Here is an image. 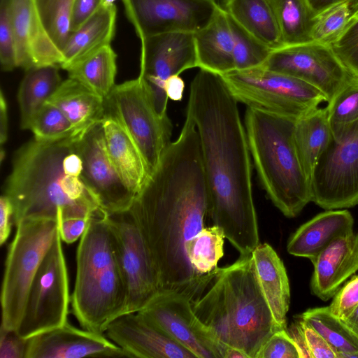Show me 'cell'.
<instances>
[{
    "label": "cell",
    "instance_id": "obj_43",
    "mask_svg": "<svg viewBox=\"0 0 358 358\" xmlns=\"http://www.w3.org/2000/svg\"><path fill=\"white\" fill-rule=\"evenodd\" d=\"M256 358H301V354L287 329H280L266 341Z\"/></svg>",
    "mask_w": 358,
    "mask_h": 358
},
{
    "label": "cell",
    "instance_id": "obj_24",
    "mask_svg": "<svg viewBox=\"0 0 358 358\" xmlns=\"http://www.w3.org/2000/svg\"><path fill=\"white\" fill-rule=\"evenodd\" d=\"M257 279L275 322L287 329L290 288L282 261L268 243L259 244L252 252Z\"/></svg>",
    "mask_w": 358,
    "mask_h": 358
},
{
    "label": "cell",
    "instance_id": "obj_45",
    "mask_svg": "<svg viewBox=\"0 0 358 358\" xmlns=\"http://www.w3.org/2000/svg\"><path fill=\"white\" fill-rule=\"evenodd\" d=\"M28 338L17 331L0 328V358H25Z\"/></svg>",
    "mask_w": 358,
    "mask_h": 358
},
{
    "label": "cell",
    "instance_id": "obj_4",
    "mask_svg": "<svg viewBox=\"0 0 358 358\" xmlns=\"http://www.w3.org/2000/svg\"><path fill=\"white\" fill-rule=\"evenodd\" d=\"M199 320L222 345L256 358L280 329L259 283L252 253L201 275L185 293Z\"/></svg>",
    "mask_w": 358,
    "mask_h": 358
},
{
    "label": "cell",
    "instance_id": "obj_25",
    "mask_svg": "<svg viewBox=\"0 0 358 358\" xmlns=\"http://www.w3.org/2000/svg\"><path fill=\"white\" fill-rule=\"evenodd\" d=\"M116 16L114 3L105 2L78 29L71 32L62 50L60 67L65 70L73 63L110 45L115 31Z\"/></svg>",
    "mask_w": 358,
    "mask_h": 358
},
{
    "label": "cell",
    "instance_id": "obj_34",
    "mask_svg": "<svg viewBox=\"0 0 358 358\" xmlns=\"http://www.w3.org/2000/svg\"><path fill=\"white\" fill-rule=\"evenodd\" d=\"M75 0H33L35 12L46 36L60 52L71 34Z\"/></svg>",
    "mask_w": 358,
    "mask_h": 358
},
{
    "label": "cell",
    "instance_id": "obj_51",
    "mask_svg": "<svg viewBox=\"0 0 358 358\" xmlns=\"http://www.w3.org/2000/svg\"><path fill=\"white\" fill-rule=\"evenodd\" d=\"M343 1L345 0H306L315 16Z\"/></svg>",
    "mask_w": 358,
    "mask_h": 358
},
{
    "label": "cell",
    "instance_id": "obj_14",
    "mask_svg": "<svg viewBox=\"0 0 358 358\" xmlns=\"http://www.w3.org/2000/svg\"><path fill=\"white\" fill-rule=\"evenodd\" d=\"M140 73L146 81L157 111L167 115L166 80L183 71L198 67L194 35L176 31L141 39Z\"/></svg>",
    "mask_w": 358,
    "mask_h": 358
},
{
    "label": "cell",
    "instance_id": "obj_8",
    "mask_svg": "<svg viewBox=\"0 0 358 358\" xmlns=\"http://www.w3.org/2000/svg\"><path fill=\"white\" fill-rule=\"evenodd\" d=\"M221 76L238 102L268 114L297 120L327 102L310 84L263 66Z\"/></svg>",
    "mask_w": 358,
    "mask_h": 358
},
{
    "label": "cell",
    "instance_id": "obj_1",
    "mask_svg": "<svg viewBox=\"0 0 358 358\" xmlns=\"http://www.w3.org/2000/svg\"><path fill=\"white\" fill-rule=\"evenodd\" d=\"M129 210L152 255L159 292L184 294L201 276L187 258L186 243L205 227L208 213L198 132L188 117Z\"/></svg>",
    "mask_w": 358,
    "mask_h": 358
},
{
    "label": "cell",
    "instance_id": "obj_15",
    "mask_svg": "<svg viewBox=\"0 0 358 358\" xmlns=\"http://www.w3.org/2000/svg\"><path fill=\"white\" fill-rule=\"evenodd\" d=\"M139 311L196 358H223L225 346L196 316L184 294L159 292Z\"/></svg>",
    "mask_w": 358,
    "mask_h": 358
},
{
    "label": "cell",
    "instance_id": "obj_40",
    "mask_svg": "<svg viewBox=\"0 0 358 358\" xmlns=\"http://www.w3.org/2000/svg\"><path fill=\"white\" fill-rule=\"evenodd\" d=\"M287 331L297 345L301 358H336V354L324 338L299 317L287 327Z\"/></svg>",
    "mask_w": 358,
    "mask_h": 358
},
{
    "label": "cell",
    "instance_id": "obj_21",
    "mask_svg": "<svg viewBox=\"0 0 358 358\" xmlns=\"http://www.w3.org/2000/svg\"><path fill=\"white\" fill-rule=\"evenodd\" d=\"M354 219L347 210H328L300 226L289 238V254L312 261L336 238L353 231Z\"/></svg>",
    "mask_w": 358,
    "mask_h": 358
},
{
    "label": "cell",
    "instance_id": "obj_41",
    "mask_svg": "<svg viewBox=\"0 0 358 358\" xmlns=\"http://www.w3.org/2000/svg\"><path fill=\"white\" fill-rule=\"evenodd\" d=\"M331 45L343 64L358 76V9L354 11L343 31Z\"/></svg>",
    "mask_w": 358,
    "mask_h": 358
},
{
    "label": "cell",
    "instance_id": "obj_23",
    "mask_svg": "<svg viewBox=\"0 0 358 358\" xmlns=\"http://www.w3.org/2000/svg\"><path fill=\"white\" fill-rule=\"evenodd\" d=\"M194 35L198 68L220 75L234 70L231 22L222 6L210 21Z\"/></svg>",
    "mask_w": 358,
    "mask_h": 358
},
{
    "label": "cell",
    "instance_id": "obj_31",
    "mask_svg": "<svg viewBox=\"0 0 358 358\" xmlns=\"http://www.w3.org/2000/svg\"><path fill=\"white\" fill-rule=\"evenodd\" d=\"M117 55L110 45L73 63L65 70L76 80L106 99L114 88Z\"/></svg>",
    "mask_w": 358,
    "mask_h": 358
},
{
    "label": "cell",
    "instance_id": "obj_9",
    "mask_svg": "<svg viewBox=\"0 0 358 358\" xmlns=\"http://www.w3.org/2000/svg\"><path fill=\"white\" fill-rule=\"evenodd\" d=\"M105 113L113 116L134 140L150 174L171 143L173 126L168 115L157 111L144 78L139 74L115 85L105 99Z\"/></svg>",
    "mask_w": 358,
    "mask_h": 358
},
{
    "label": "cell",
    "instance_id": "obj_6",
    "mask_svg": "<svg viewBox=\"0 0 358 358\" xmlns=\"http://www.w3.org/2000/svg\"><path fill=\"white\" fill-rule=\"evenodd\" d=\"M296 120L248 108L245 129L260 182L273 203L294 217L312 201L310 183L294 141Z\"/></svg>",
    "mask_w": 358,
    "mask_h": 358
},
{
    "label": "cell",
    "instance_id": "obj_12",
    "mask_svg": "<svg viewBox=\"0 0 358 358\" xmlns=\"http://www.w3.org/2000/svg\"><path fill=\"white\" fill-rule=\"evenodd\" d=\"M108 220L127 290L124 313L138 312L159 292L152 255L141 226L129 210L108 215Z\"/></svg>",
    "mask_w": 358,
    "mask_h": 358
},
{
    "label": "cell",
    "instance_id": "obj_13",
    "mask_svg": "<svg viewBox=\"0 0 358 358\" xmlns=\"http://www.w3.org/2000/svg\"><path fill=\"white\" fill-rule=\"evenodd\" d=\"M263 66L310 84L327 102L358 76L343 64L331 45L313 41L273 50Z\"/></svg>",
    "mask_w": 358,
    "mask_h": 358
},
{
    "label": "cell",
    "instance_id": "obj_26",
    "mask_svg": "<svg viewBox=\"0 0 358 358\" xmlns=\"http://www.w3.org/2000/svg\"><path fill=\"white\" fill-rule=\"evenodd\" d=\"M48 101L64 113L77 134L101 122L105 114V99L70 78L62 82Z\"/></svg>",
    "mask_w": 358,
    "mask_h": 358
},
{
    "label": "cell",
    "instance_id": "obj_42",
    "mask_svg": "<svg viewBox=\"0 0 358 358\" xmlns=\"http://www.w3.org/2000/svg\"><path fill=\"white\" fill-rule=\"evenodd\" d=\"M0 60L1 68L10 71L17 67L9 0H1L0 8Z\"/></svg>",
    "mask_w": 358,
    "mask_h": 358
},
{
    "label": "cell",
    "instance_id": "obj_47",
    "mask_svg": "<svg viewBox=\"0 0 358 358\" xmlns=\"http://www.w3.org/2000/svg\"><path fill=\"white\" fill-rule=\"evenodd\" d=\"M91 217L59 220V231L62 241L66 243H73L81 238L87 228Z\"/></svg>",
    "mask_w": 358,
    "mask_h": 358
},
{
    "label": "cell",
    "instance_id": "obj_7",
    "mask_svg": "<svg viewBox=\"0 0 358 358\" xmlns=\"http://www.w3.org/2000/svg\"><path fill=\"white\" fill-rule=\"evenodd\" d=\"M9 244L1 292V327L17 331L29 289L59 231V220L25 219L16 226Z\"/></svg>",
    "mask_w": 358,
    "mask_h": 358
},
{
    "label": "cell",
    "instance_id": "obj_29",
    "mask_svg": "<svg viewBox=\"0 0 358 358\" xmlns=\"http://www.w3.org/2000/svg\"><path fill=\"white\" fill-rule=\"evenodd\" d=\"M59 67L38 66L26 71L17 93L22 129H29L35 115L61 85Z\"/></svg>",
    "mask_w": 358,
    "mask_h": 358
},
{
    "label": "cell",
    "instance_id": "obj_19",
    "mask_svg": "<svg viewBox=\"0 0 358 358\" xmlns=\"http://www.w3.org/2000/svg\"><path fill=\"white\" fill-rule=\"evenodd\" d=\"M130 357L103 334L63 326L28 338L25 358Z\"/></svg>",
    "mask_w": 358,
    "mask_h": 358
},
{
    "label": "cell",
    "instance_id": "obj_30",
    "mask_svg": "<svg viewBox=\"0 0 358 358\" xmlns=\"http://www.w3.org/2000/svg\"><path fill=\"white\" fill-rule=\"evenodd\" d=\"M17 67H34L32 55L48 42L36 16L33 0H9Z\"/></svg>",
    "mask_w": 358,
    "mask_h": 358
},
{
    "label": "cell",
    "instance_id": "obj_28",
    "mask_svg": "<svg viewBox=\"0 0 358 358\" xmlns=\"http://www.w3.org/2000/svg\"><path fill=\"white\" fill-rule=\"evenodd\" d=\"M331 138L326 107H318L296 120L294 144L303 170L309 179Z\"/></svg>",
    "mask_w": 358,
    "mask_h": 358
},
{
    "label": "cell",
    "instance_id": "obj_20",
    "mask_svg": "<svg viewBox=\"0 0 358 358\" xmlns=\"http://www.w3.org/2000/svg\"><path fill=\"white\" fill-rule=\"evenodd\" d=\"M313 294L327 301L358 270V232L341 236L324 248L312 261Z\"/></svg>",
    "mask_w": 358,
    "mask_h": 358
},
{
    "label": "cell",
    "instance_id": "obj_32",
    "mask_svg": "<svg viewBox=\"0 0 358 358\" xmlns=\"http://www.w3.org/2000/svg\"><path fill=\"white\" fill-rule=\"evenodd\" d=\"M278 25L284 46L313 42L315 15L306 0H267Z\"/></svg>",
    "mask_w": 358,
    "mask_h": 358
},
{
    "label": "cell",
    "instance_id": "obj_10",
    "mask_svg": "<svg viewBox=\"0 0 358 358\" xmlns=\"http://www.w3.org/2000/svg\"><path fill=\"white\" fill-rule=\"evenodd\" d=\"M59 231L43 259L31 284L17 330L27 339L68 322L69 275Z\"/></svg>",
    "mask_w": 358,
    "mask_h": 358
},
{
    "label": "cell",
    "instance_id": "obj_33",
    "mask_svg": "<svg viewBox=\"0 0 358 358\" xmlns=\"http://www.w3.org/2000/svg\"><path fill=\"white\" fill-rule=\"evenodd\" d=\"M297 317L324 338L336 358H358V337L331 313L329 306L309 308Z\"/></svg>",
    "mask_w": 358,
    "mask_h": 358
},
{
    "label": "cell",
    "instance_id": "obj_22",
    "mask_svg": "<svg viewBox=\"0 0 358 358\" xmlns=\"http://www.w3.org/2000/svg\"><path fill=\"white\" fill-rule=\"evenodd\" d=\"M101 124L109 157L123 182L136 196L150 175L144 158L113 116L105 113Z\"/></svg>",
    "mask_w": 358,
    "mask_h": 358
},
{
    "label": "cell",
    "instance_id": "obj_52",
    "mask_svg": "<svg viewBox=\"0 0 358 358\" xmlns=\"http://www.w3.org/2000/svg\"><path fill=\"white\" fill-rule=\"evenodd\" d=\"M348 327L358 337V306L343 320Z\"/></svg>",
    "mask_w": 358,
    "mask_h": 358
},
{
    "label": "cell",
    "instance_id": "obj_35",
    "mask_svg": "<svg viewBox=\"0 0 358 358\" xmlns=\"http://www.w3.org/2000/svg\"><path fill=\"white\" fill-rule=\"evenodd\" d=\"M223 231L213 225L203 228L186 243V254L190 264L199 275L213 271L224 255Z\"/></svg>",
    "mask_w": 358,
    "mask_h": 358
},
{
    "label": "cell",
    "instance_id": "obj_48",
    "mask_svg": "<svg viewBox=\"0 0 358 358\" xmlns=\"http://www.w3.org/2000/svg\"><path fill=\"white\" fill-rule=\"evenodd\" d=\"M13 206L6 194L0 198V244L2 245L8 240L13 224Z\"/></svg>",
    "mask_w": 358,
    "mask_h": 358
},
{
    "label": "cell",
    "instance_id": "obj_3",
    "mask_svg": "<svg viewBox=\"0 0 358 358\" xmlns=\"http://www.w3.org/2000/svg\"><path fill=\"white\" fill-rule=\"evenodd\" d=\"M81 135L51 142L33 138L17 151L4 192L15 226L25 219L90 217L101 211L82 178L76 146Z\"/></svg>",
    "mask_w": 358,
    "mask_h": 358
},
{
    "label": "cell",
    "instance_id": "obj_2",
    "mask_svg": "<svg viewBox=\"0 0 358 358\" xmlns=\"http://www.w3.org/2000/svg\"><path fill=\"white\" fill-rule=\"evenodd\" d=\"M221 75L199 69L192 79L186 116L199 136L208 196V215L240 255L259 244L246 132Z\"/></svg>",
    "mask_w": 358,
    "mask_h": 358
},
{
    "label": "cell",
    "instance_id": "obj_44",
    "mask_svg": "<svg viewBox=\"0 0 358 358\" xmlns=\"http://www.w3.org/2000/svg\"><path fill=\"white\" fill-rule=\"evenodd\" d=\"M357 306L358 275H355L336 293L329 307L333 315L344 320Z\"/></svg>",
    "mask_w": 358,
    "mask_h": 358
},
{
    "label": "cell",
    "instance_id": "obj_46",
    "mask_svg": "<svg viewBox=\"0 0 358 358\" xmlns=\"http://www.w3.org/2000/svg\"><path fill=\"white\" fill-rule=\"evenodd\" d=\"M106 2V0H75L71 17V32L78 29Z\"/></svg>",
    "mask_w": 358,
    "mask_h": 358
},
{
    "label": "cell",
    "instance_id": "obj_27",
    "mask_svg": "<svg viewBox=\"0 0 358 358\" xmlns=\"http://www.w3.org/2000/svg\"><path fill=\"white\" fill-rule=\"evenodd\" d=\"M222 8L238 25L271 50L284 47L267 0H224Z\"/></svg>",
    "mask_w": 358,
    "mask_h": 358
},
{
    "label": "cell",
    "instance_id": "obj_49",
    "mask_svg": "<svg viewBox=\"0 0 358 358\" xmlns=\"http://www.w3.org/2000/svg\"><path fill=\"white\" fill-rule=\"evenodd\" d=\"M185 83L179 76L169 78L165 83L167 97L173 101H181L183 96Z\"/></svg>",
    "mask_w": 358,
    "mask_h": 358
},
{
    "label": "cell",
    "instance_id": "obj_50",
    "mask_svg": "<svg viewBox=\"0 0 358 358\" xmlns=\"http://www.w3.org/2000/svg\"><path fill=\"white\" fill-rule=\"evenodd\" d=\"M7 103L1 91L0 95V143L2 145L6 143L8 137V113Z\"/></svg>",
    "mask_w": 358,
    "mask_h": 358
},
{
    "label": "cell",
    "instance_id": "obj_39",
    "mask_svg": "<svg viewBox=\"0 0 358 358\" xmlns=\"http://www.w3.org/2000/svg\"><path fill=\"white\" fill-rule=\"evenodd\" d=\"M229 18L234 37V70H246L263 66L273 50L243 29L230 16Z\"/></svg>",
    "mask_w": 358,
    "mask_h": 358
},
{
    "label": "cell",
    "instance_id": "obj_16",
    "mask_svg": "<svg viewBox=\"0 0 358 358\" xmlns=\"http://www.w3.org/2000/svg\"><path fill=\"white\" fill-rule=\"evenodd\" d=\"M140 40L176 31L194 33L205 27L220 6L215 0H122Z\"/></svg>",
    "mask_w": 358,
    "mask_h": 358
},
{
    "label": "cell",
    "instance_id": "obj_18",
    "mask_svg": "<svg viewBox=\"0 0 358 358\" xmlns=\"http://www.w3.org/2000/svg\"><path fill=\"white\" fill-rule=\"evenodd\" d=\"M105 333L130 357L196 358L140 311L118 316Z\"/></svg>",
    "mask_w": 358,
    "mask_h": 358
},
{
    "label": "cell",
    "instance_id": "obj_17",
    "mask_svg": "<svg viewBox=\"0 0 358 358\" xmlns=\"http://www.w3.org/2000/svg\"><path fill=\"white\" fill-rule=\"evenodd\" d=\"M76 146L82 178L101 210L108 215L129 210L136 195L123 182L109 157L101 122L83 133Z\"/></svg>",
    "mask_w": 358,
    "mask_h": 358
},
{
    "label": "cell",
    "instance_id": "obj_11",
    "mask_svg": "<svg viewBox=\"0 0 358 358\" xmlns=\"http://www.w3.org/2000/svg\"><path fill=\"white\" fill-rule=\"evenodd\" d=\"M312 201L324 210L358 204V120L331 138L310 178Z\"/></svg>",
    "mask_w": 358,
    "mask_h": 358
},
{
    "label": "cell",
    "instance_id": "obj_5",
    "mask_svg": "<svg viewBox=\"0 0 358 358\" xmlns=\"http://www.w3.org/2000/svg\"><path fill=\"white\" fill-rule=\"evenodd\" d=\"M71 304L80 327L100 334L125 313L126 287L108 215L103 211L92 216L80 238Z\"/></svg>",
    "mask_w": 358,
    "mask_h": 358
},
{
    "label": "cell",
    "instance_id": "obj_37",
    "mask_svg": "<svg viewBox=\"0 0 358 358\" xmlns=\"http://www.w3.org/2000/svg\"><path fill=\"white\" fill-rule=\"evenodd\" d=\"M326 108L332 137L337 138L348 125L358 120V76L340 90Z\"/></svg>",
    "mask_w": 358,
    "mask_h": 358
},
{
    "label": "cell",
    "instance_id": "obj_38",
    "mask_svg": "<svg viewBox=\"0 0 358 358\" xmlns=\"http://www.w3.org/2000/svg\"><path fill=\"white\" fill-rule=\"evenodd\" d=\"M29 130L34 134V139L43 142L56 141L80 135L76 134L64 113L48 101L34 117Z\"/></svg>",
    "mask_w": 358,
    "mask_h": 358
},
{
    "label": "cell",
    "instance_id": "obj_36",
    "mask_svg": "<svg viewBox=\"0 0 358 358\" xmlns=\"http://www.w3.org/2000/svg\"><path fill=\"white\" fill-rule=\"evenodd\" d=\"M358 6V0H345L315 17L312 31L313 42L331 45L341 34Z\"/></svg>",
    "mask_w": 358,
    "mask_h": 358
}]
</instances>
